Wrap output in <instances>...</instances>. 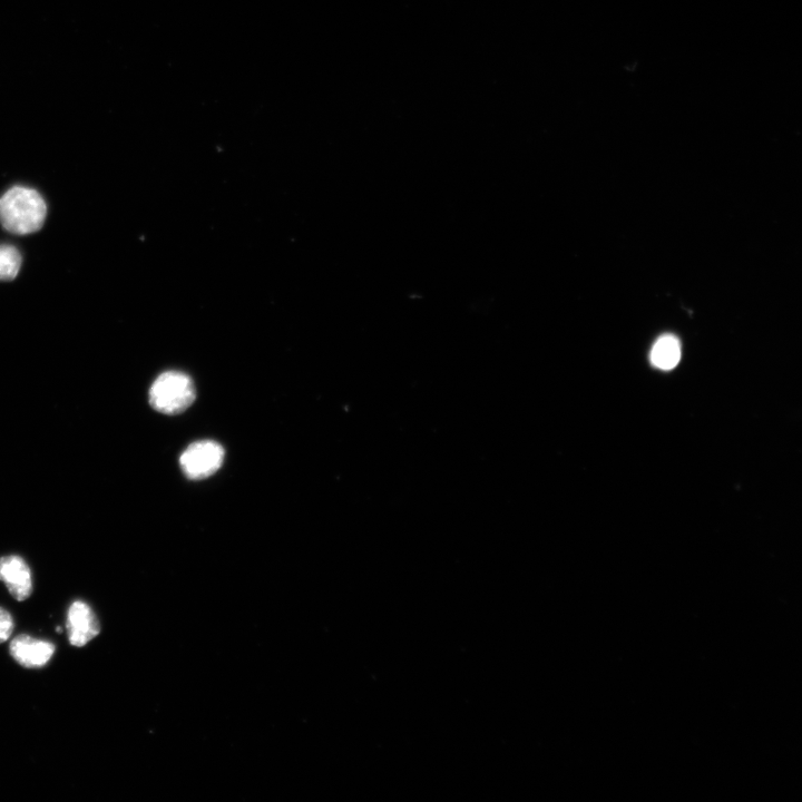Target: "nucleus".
Segmentation results:
<instances>
[{
    "label": "nucleus",
    "instance_id": "9d476101",
    "mask_svg": "<svg viewBox=\"0 0 802 802\" xmlns=\"http://www.w3.org/2000/svg\"><path fill=\"white\" fill-rule=\"evenodd\" d=\"M57 632H58V633H61V632H62V629H61V628H57Z\"/></svg>",
    "mask_w": 802,
    "mask_h": 802
},
{
    "label": "nucleus",
    "instance_id": "6e6552de",
    "mask_svg": "<svg viewBox=\"0 0 802 802\" xmlns=\"http://www.w3.org/2000/svg\"><path fill=\"white\" fill-rule=\"evenodd\" d=\"M23 259L21 253L13 246H0V281L14 280L21 270Z\"/></svg>",
    "mask_w": 802,
    "mask_h": 802
},
{
    "label": "nucleus",
    "instance_id": "423d86ee",
    "mask_svg": "<svg viewBox=\"0 0 802 802\" xmlns=\"http://www.w3.org/2000/svg\"><path fill=\"white\" fill-rule=\"evenodd\" d=\"M9 651H11L12 658L21 667L41 669L54 657L55 645L50 641L21 634L12 641Z\"/></svg>",
    "mask_w": 802,
    "mask_h": 802
},
{
    "label": "nucleus",
    "instance_id": "f03ea898",
    "mask_svg": "<svg viewBox=\"0 0 802 802\" xmlns=\"http://www.w3.org/2000/svg\"><path fill=\"white\" fill-rule=\"evenodd\" d=\"M149 396L150 404L156 412L175 416L193 405L197 390L190 376L180 371H168L156 378Z\"/></svg>",
    "mask_w": 802,
    "mask_h": 802
},
{
    "label": "nucleus",
    "instance_id": "39448f33",
    "mask_svg": "<svg viewBox=\"0 0 802 802\" xmlns=\"http://www.w3.org/2000/svg\"><path fill=\"white\" fill-rule=\"evenodd\" d=\"M0 581L5 583L16 601L24 602L31 598L34 589L32 571L21 556L0 557Z\"/></svg>",
    "mask_w": 802,
    "mask_h": 802
},
{
    "label": "nucleus",
    "instance_id": "1a4fd4ad",
    "mask_svg": "<svg viewBox=\"0 0 802 802\" xmlns=\"http://www.w3.org/2000/svg\"><path fill=\"white\" fill-rule=\"evenodd\" d=\"M15 623L11 613L4 608H0V643H4L12 637Z\"/></svg>",
    "mask_w": 802,
    "mask_h": 802
},
{
    "label": "nucleus",
    "instance_id": "f257e3e1",
    "mask_svg": "<svg viewBox=\"0 0 802 802\" xmlns=\"http://www.w3.org/2000/svg\"><path fill=\"white\" fill-rule=\"evenodd\" d=\"M47 205L34 189L14 187L0 198V223L17 236H27L44 226Z\"/></svg>",
    "mask_w": 802,
    "mask_h": 802
},
{
    "label": "nucleus",
    "instance_id": "7ed1b4c3",
    "mask_svg": "<svg viewBox=\"0 0 802 802\" xmlns=\"http://www.w3.org/2000/svg\"><path fill=\"white\" fill-rule=\"evenodd\" d=\"M224 456L226 453L219 443L200 440L185 449L180 458V466L191 481H203L219 471Z\"/></svg>",
    "mask_w": 802,
    "mask_h": 802
},
{
    "label": "nucleus",
    "instance_id": "0eeeda50",
    "mask_svg": "<svg viewBox=\"0 0 802 802\" xmlns=\"http://www.w3.org/2000/svg\"><path fill=\"white\" fill-rule=\"evenodd\" d=\"M681 359V346L678 338L665 335L652 348L651 363L662 370L676 368Z\"/></svg>",
    "mask_w": 802,
    "mask_h": 802
},
{
    "label": "nucleus",
    "instance_id": "20e7f679",
    "mask_svg": "<svg viewBox=\"0 0 802 802\" xmlns=\"http://www.w3.org/2000/svg\"><path fill=\"white\" fill-rule=\"evenodd\" d=\"M66 629L68 641L73 647L83 648L99 637L101 624L90 605L75 601L67 611Z\"/></svg>",
    "mask_w": 802,
    "mask_h": 802
}]
</instances>
